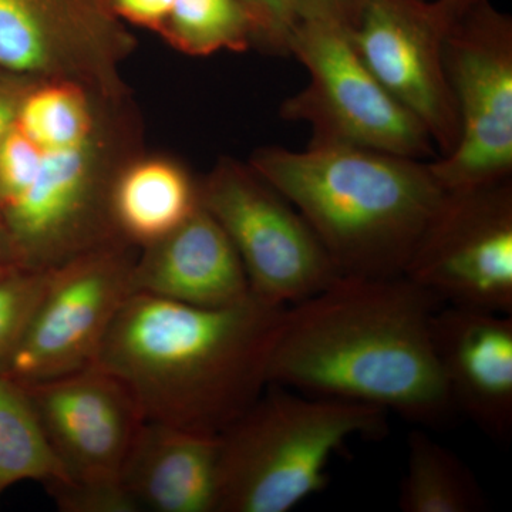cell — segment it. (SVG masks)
<instances>
[{
  "mask_svg": "<svg viewBox=\"0 0 512 512\" xmlns=\"http://www.w3.org/2000/svg\"><path fill=\"white\" fill-rule=\"evenodd\" d=\"M439 303L404 275L338 276L286 308L268 384L439 429L457 413L431 340Z\"/></svg>",
  "mask_w": 512,
  "mask_h": 512,
  "instance_id": "obj_1",
  "label": "cell"
},
{
  "mask_svg": "<svg viewBox=\"0 0 512 512\" xmlns=\"http://www.w3.org/2000/svg\"><path fill=\"white\" fill-rule=\"evenodd\" d=\"M16 126L29 146L0 185V220L20 266L50 271L124 242L111 222L110 195L121 168L143 153L131 96H103L74 83H36Z\"/></svg>",
  "mask_w": 512,
  "mask_h": 512,
  "instance_id": "obj_2",
  "label": "cell"
},
{
  "mask_svg": "<svg viewBox=\"0 0 512 512\" xmlns=\"http://www.w3.org/2000/svg\"><path fill=\"white\" fill-rule=\"evenodd\" d=\"M286 308L255 296L201 308L133 293L94 365L126 384L144 419L220 436L268 386Z\"/></svg>",
  "mask_w": 512,
  "mask_h": 512,
  "instance_id": "obj_3",
  "label": "cell"
},
{
  "mask_svg": "<svg viewBox=\"0 0 512 512\" xmlns=\"http://www.w3.org/2000/svg\"><path fill=\"white\" fill-rule=\"evenodd\" d=\"M249 167L311 225L339 276L404 275L444 195L430 161L348 146L264 147Z\"/></svg>",
  "mask_w": 512,
  "mask_h": 512,
  "instance_id": "obj_4",
  "label": "cell"
},
{
  "mask_svg": "<svg viewBox=\"0 0 512 512\" xmlns=\"http://www.w3.org/2000/svg\"><path fill=\"white\" fill-rule=\"evenodd\" d=\"M387 414L268 384L220 434L218 512H289L325 490L330 458L352 439H382Z\"/></svg>",
  "mask_w": 512,
  "mask_h": 512,
  "instance_id": "obj_5",
  "label": "cell"
},
{
  "mask_svg": "<svg viewBox=\"0 0 512 512\" xmlns=\"http://www.w3.org/2000/svg\"><path fill=\"white\" fill-rule=\"evenodd\" d=\"M288 52L305 67L309 82L282 104L281 116L308 124L311 144L365 148L414 160L439 157L423 124L367 69L348 30L322 20H298Z\"/></svg>",
  "mask_w": 512,
  "mask_h": 512,
  "instance_id": "obj_6",
  "label": "cell"
},
{
  "mask_svg": "<svg viewBox=\"0 0 512 512\" xmlns=\"http://www.w3.org/2000/svg\"><path fill=\"white\" fill-rule=\"evenodd\" d=\"M448 82L460 137L454 150L430 161L444 191L511 180L512 20L488 0L451 18L444 39Z\"/></svg>",
  "mask_w": 512,
  "mask_h": 512,
  "instance_id": "obj_7",
  "label": "cell"
},
{
  "mask_svg": "<svg viewBox=\"0 0 512 512\" xmlns=\"http://www.w3.org/2000/svg\"><path fill=\"white\" fill-rule=\"evenodd\" d=\"M198 195L234 245L259 301L295 305L338 278L311 225L248 163L221 158L198 183Z\"/></svg>",
  "mask_w": 512,
  "mask_h": 512,
  "instance_id": "obj_8",
  "label": "cell"
},
{
  "mask_svg": "<svg viewBox=\"0 0 512 512\" xmlns=\"http://www.w3.org/2000/svg\"><path fill=\"white\" fill-rule=\"evenodd\" d=\"M137 255V248L116 242L52 269L35 315L2 373L30 384L93 366L111 323L133 295Z\"/></svg>",
  "mask_w": 512,
  "mask_h": 512,
  "instance_id": "obj_9",
  "label": "cell"
},
{
  "mask_svg": "<svg viewBox=\"0 0 512 512\" xmlns=\"http://www.w3.org/2000/svg\"><path fill=\"white\" fill-rule=\"evenodd\" d=\"M137 42L107 0H0V70L35 82L128 96L123 69Z\"/></svg>",
  "mask_w": 512,
  "mask_h": 512,
  "instance_id": "obj_10",
  "label": "cell"
},
{
  "mask_svg": "<svg viewBox=\"0 0 512 512\" xmlns=\"http://www.w3.org/2000/svg\"><path fill=\"white\" fill-rule=\"evenodd\" d=\"M404 276L448 305L512 315V183L448 191Z\"/></svg>",
  "mask_w": 512,
  "mask_h": 512,
  "instance_id": "obj_11",
  "label": "cell"
},
{
  "mask_svg": "<svg viewBox=\"0 0 512 512\" xmlns=\"http://www.w3.org/2000/svg\"><path fill=\"white\" fill-rule=\"evenodd\" d=\"M450 20L437 0H365L348 32L367 69L426 128L439 157L460 137L444 60Z\"/></svg>",
  "mask_w": 512,
  "mask_h": 512,
  "instance_id": "obj_12",
  "label": "cell"
},
{
  "mask_svg": "<svg viewBox=\"0 0 512 512\" xmlns=\"http://www.w3.org/2000/svg\"><path fill=\"white\" fill-rule=\"evenodd\" d=\"M22 386L66 483H121L124 460L146 419L119 377L93 365Z\"/></svg>",
  "mask_w": 512,
  "mask_h": 512,
  "instance_id": "obj_13",
  "label": "cell"
},
{
  "mask_svg": "<svg viewBox=\"0 0 512 512\" xmlns=\"http://www.w3.org/2000/svg\"><path fill=\"white\" fill-rule=\"evenodd\" d=\"M431 340L456 412L488 437L512 431V315L448 305L431 320Z\"/></svg>",
  "mask_w": 512,
  "mask_h": 512,
  "instance_id": "obj_14",
  "label": "cell"
},
{
  "mask_svg": "<svg viewBox=\"0 0 512 512\" xmlns=\"http://www.w3.org/2000/svg\"><path fill=\"white\" fill-rule=\"evenodd\" d=\"M131 285L133 293L201 308H227L252 296L238 252L201 204L167 237L138 249Z\"/></svg>",
  "mask_w": 512,
  "mask_h": 512,
  "instance_id": "obj_15",
  "label": "cell"
},
{
  "mask_svg": "<svg viewBox=\"0 0 512 512\" xmlns=\"http://www.w3.org/2000/svg\"><path fill=\"white\" fill-rule=\"evenodd\" d=\"M220 436L146 420L131 444L121 483L140 511L218 512Z\"/></svg>",
  "mask_w": 512,
  "mask_h": 512,
  "instance_id": "obj_16",
  "label": "cell"
},
{
  "mask_svg": "<svg viewBox=\"0 0 512 512\" xmlns=\"http://www.w3.org/2000/svg\"><path fill=\"white\" fill-rule=\"evenodd\" d=\"M200 207L198 183L178 161L138 154L117 174L110 217L121 241L146 248L167 237Z\"/></svg>",
  "mask_w": 512,
  "mask_h": 512,
  "instance_id": "obj_17",
  "label": "cell"
},
{
  "mask_svg": "<svg viewBox=\"0 0 512 512\" xmlns=\"http://www.w3.org/2000/svg\"><path fill=\"white\" fill-rule=\"evenodd\" d=\"M407 470L400 485L404 512H480L488 503L470 467L450 448L413 430L407 440Z\"/></svg>",
  "mask_w": 512,
  "mask_h": 512,
  "instance_id": "obj_18",
  "label": "cell"
},
{
  "mask_svg": "<svg viewBox=\"0 0 512 512\" xmlns=\"http://www.w3.org/2000/svg\"><path fill=\"white\" fill-rule=\"evenodd\" d=\"M66 480L25 387L0 372V498L22 481L50 490Z\"/></svg>",
  "mask_w": 512,
  "mask_h": 512,
  "instance_id": "obj_19",
  "label": "cell"
},
{
  "mask_svg": "<svg viewBox=\"0 0 512 512\" xmlns=\"http://www.w3.org/2000/svg\"><path fill=\"white\" fill-rule=\"evenodd\" d=\"M173 49L192 57L247 52L255 32L238 0H174L160 35Z\"/></svg>",
  "mask_w": 512,
  "mask_h": 512,
  "instance_id": "obj_20",
  "label": "cell"
},
{
  "mask_svg": "<svg viewBox=\"0 0 512 512\" xmlns=\"http://www.w3.org/2000/svg\"><path fill=\"white\" fill-rule=\"evenodd\" d=\"M50 271L20 269L0 278V372L25 335L47 284Z\"/></svg>",
  "mask_w": 512,
  "mask_h": 512,
  "instance_id": "obj_21",
  "label": "cell"
},
{
  "mask_svg": "<svg viewBox=\"0 0 512 512\" xmlns=\"http://www.w3.org/2000/svg\"><path fill=\"white\" fill-rule=\"evenodd\" d=\"M64 512H138L136 501L123 483H64L47 491Z\"/></svg>",
  "mask_w": 512,
  "mask_h": 512,
  "instance_id": "obj_22",
  "label": "cell"
},
{
  "mask_svg": "<svg viewBox=\"0 0 512 512\" xmlns=\"http://www.w3.org/2000/svg\"><path fill=\"white\" fill-rule=\"evenodd\" d=\"M247 10L255 32V46L275 55H289V39L298 18L291 0H238Z\"/></svg>",
  "mask_w": 512,
  "mask_h": 512,
  "instance_id": "obj_23",
  "label": "cell"
},
{
  "mask_svg": "<svg viewBox=\"0 0 512 512\" xmlns=\"http://www.w3.org/2000/svg\"><path fill=\"white\" fill-rule=\"evenodd\" d=\"M111 12L124 23L160 35L174 0H107Z\"/></svg>",
  "mask_w": 512,
  "mask_h": 512,
  "instance_id": "obj_24",
  "label": "cell"
},
{
  "mask_svg": "<svg viewBox=\"0 0 512 512\" xmlns=\"http://www.w3.org/2000/svg\"><path fill=\"white\" fill-rule=\"evenodd\" d=\"M298 20H322L352 30L359 20L365 0H291Z\"/></svg>",
  "mask_w": 512,
  "mask_h": 512,
  "instance_id": "obj_25",
  "label": "cell"
},
{
  "mask_svg": "<svg viewBox=\"0 0 512 512\" xmlns=\"http://www.w3.org/2000/svg\"><path fill=\"white\" fill-rule=\"evenodd\" d=\"M36 83L39 82L0 70V147L15 126L26 94Z\"/></svg>",
  "mask_w": 512,
  "mask_h": 512,
  "instance_id": "obj_26",
  "label": "cell"
},
{
  "mask_svg": "<svg viewBox=\"0 0 512 512\" xmlns=\"http://www.w3.org/2000/svg\"><path fill=\"white\" fill-rule=\"evenodd\" d=\"M23 269L16 256L15 248H13L12 241L5 225L0 220V278H5L13 272Z\"/></svg>",
  "mask_w": 512,
  "mask_h": 512,
  "instance_id": "obj_27",
  "label": "cell"
},
{
  "mask_svg": "<svg viewBox=\"0 0 512 512\" xmlns=\"http://www.w3.org/2000/svg\"><path fill=\"white\" fill-rule=\"evenodd\" d=\"M441 9L444 10V13L448 16V18H454V16L460 15L464 10L473 6L474 3L480 2V0H437Z\"/></svg>",
  "mask_w": 512,
  "mask_h": 512,
  "instance_id": "obj_28",
  "label": "cell"
}]
</instances>
